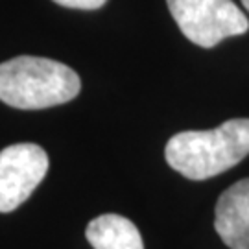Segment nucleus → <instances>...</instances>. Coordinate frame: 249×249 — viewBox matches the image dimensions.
I'll return each instance as SVG.
<instances>
[{
  "mask_svg": "<svg viewBox=\"0 0 249 249\" xmlns=\"http://www.w3.org/2000/svg\"><path fill=\"white\" fill-rule=\"evenodd\" d=\"M242 6L248 9V13H249V0H242Z\"/></svg>",
  "mask_w": 249,
  "mask_h": 249,
  "instance_id": "nucleus-8",
  "label": "nucleus"
},
{
  "mask_svg": "<svg viewBox=\"0 0 249 249\" xmlns=\"http://www.w3.org/2000/svg\"><path fill=\"white\" fill-rule=\"evenodd\" d=\"M249 155V118H232L209 131H181L166 144L172 168L192 181L220 176Z\"/></svg>",
  "mask_w": 249,
  "mask_h": 249,
  "instance_id": "nucleus-1",
  "label": "nucleus"
},
{
  "mask_svg": "<svg viewBox=\"0 0 249 249\" xmlns=\"http://www.w3.org/2000/svg\"><path fill=\"white\" fill-rule=\"evenodd\" d=\"M55 4H59L63 8L71 9H100L107 0H52Z\"/></svg>",
  "mask_w": 249,
  "mask_h": 249,
  "instance_id": "nucleus-7",
  "label": "nucleus"
},
{
  "mask_svg": "<svg viewBox=\"0 0 249 249\" xmlns=\"http://www.w3.org/2000/svg\"><path fill=\"white\" fill-rule=\"evenodd\" d=\"M85 236L94 249H144L137 225L120 214H102L90 220Z\"/></svg>",
  "mask_w": 249,
  "mask_h": 249,
  "instance_id": "nucleus-6",
  "label": "nucleus"
},
{
  "mask_svg": "<svg viewBox=\"0 0 249 249\" xmlns=\"http://www.w3.org/2000/svg\"><path fill=\"white\" fill-rule=\"evenodd\" d=\"M179 30L190 43L213 48L223 39L242 36L249 20L232 0H166Z\"/></svg>",
  "mask_w": 249,
  "mask_h": 249,
  "instance_id": "nucleus-3",
  "label": "nucleus"
},
{
  "mask_svg": "<svg viewBox=\"0 0 249 249\" xmlns=\"http://www.w3.org/2000/svg\"><path fill=\"white\" fill-rule=\"evenodd\" d=\"M214 229L231 249H249V179L223 192L216 203Z\"/></svg>",
  "mask_w": 249,
  "mask_h": 249,
  "instance_id": "nucleus-5",
  "label": "nucleus"
},
{
  "mask_svg": "<svg viewBox=\"0 0 249 249\" xmlns=\"http://www.w3.org/2000/svg\"><path fill=\"white\" fill-rule=\"evenodd\" d=\"M80 90V76L48 57L18 55L0 63V100L9 107L34 111L61 106Z\"/></svg>",
  "mask_w": 249,
  "mask_h": 249,
  "instance_id": "nucleus-2",
  "label": "nucleus"
},
{
  "mask_svg": "<svg viewBox=\"0 0 249 249\" xmlns=\"http://www.w3.org/2000/svg\"><path fill=\"white\" fill-rule=\"evenodd\" d=\"M46 172L48 155L37 144H11L0 151V213H11L24 203Z\"/></svg>",
  "mask_w": 249,
  "mask_h": 249,
  "instance_id": "nucleus-4",
  "label": "nucleus"
}]
</instances>
